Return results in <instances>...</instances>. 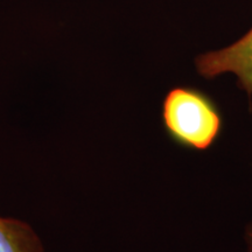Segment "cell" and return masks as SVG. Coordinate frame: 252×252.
Here are the masks:
<instances>
[{"label": "cell", "mask_w": 252, "mask_h": 252, "mask_svg": "<svg viewBox=\"0 0 252 252\" xmlns=\"http://www.w3.org/2000/svg\"><path fill=\"white\" fill-rule=\"evenodd\" d=\"M162 123L168 137L179 146L207 151L219 139L223 118L217 104L203 91L176 87L162 102Z\"/></svg>", "instance_id": "1"}, {"label": "cell", "mask_w": 252, "mask_h": 252, "mask_svg": "<svg viewBox=\"0 0 252 252\" xmlns=\"http://www.w3.org/2000/svg\"><path fill=\"white\" fill-rule=\"evenodd\" d=\"M194 63L197 74L206 80L235 75L239 89L252 97V27L231 45L197 55Z\"/></svg>", "instance_id": "2"}, {"label": "cell", "mask_w": 252, "mask_h": 252, "mask_svg": "<svg viewBox=\"0 0 252 252\" xmlns=\"http://www.w3.org/2000/svg\"><path fill=\"white\" fill-rule=\"evenodd\" d=\"M0 252H43V247L27 223L0 217Z\"/></svg>", "instance_id": "3"}, {"label": "cell", "mask_w": 252, "mask_h": 252, "mask_svg": "<svg viewBox=\"0 0 252 252\" xmlns=\"http://www.w3.org/2000/svg\"><path fill=\"white\" fill-rule=\"evenodd\" d=\"M244 242L247 245V252H252V222L245 228Z\"/></svg>", "instance_id": "4"}]
</instances>
